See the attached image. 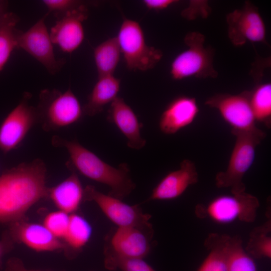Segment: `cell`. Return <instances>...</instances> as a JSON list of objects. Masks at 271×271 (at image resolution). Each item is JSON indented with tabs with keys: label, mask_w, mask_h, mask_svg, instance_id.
<instances>
[{
	"label": "cell",
	"mask_w": 271,
	"mask_h": 271,
	"mask_svg": "<svg viewBox=\"0 0 271 271\" xmlns=\"http://www.w3.org/2000/svg\"><path fill=\"white\" fill-rule=\"evenodd\" d=\"M47 169L40 159L22 163L0 175V223L25 220L28 211L48 197Z\"/></svg>",
	"instance_id": "cell-1"
},
{
	"label": "cell",
	"mask_w": 271,
	"mask_h": 271,
	"mask_svg": "<svg viewBox=\"0 0 271 271\" xmlns=\"http://www.w3.org/2000/svg\"><path fill=\"white\" fill-rule=\"evenodd\" d=\"M51 143L55 147L67 150L69 158L66 165L68 168L107 186L110 189L108 195L122 200L135 189L136 184L126 163L120 164L117 168L111 166L76 140L69 141L54 136Z\"/></svg>",
	"instance_id": "cell-2"
},
{
	"label": "cell",
	"mask_w": 271,
	"mask_h": 271,
	"mask_svg": "<svg viewBox=\"0 0 271 271\" xmlns=\"http://www.w3.org/2000/svg\"><path fill=\"white\" fill-rule=\"evenodd\" d=\"M235 137L226 170L217 174L215 183L218 188H229L231 193L244 192L245 186L242 181L245 174L254 160L257 146L265 138V133L256 126L245 131L231 130Z\"/></svg>",
	"instance_id": "cell-3"
},
{
	"label": "cell",
	"mask_w": 271,
	"mask_h": 271,
	"mask_svg": "<svg viewBox=\"0 0 271 271\" xmlns=\"http://www.w3.org/2000/svg\"><path fill=\"white\" fill-rule=\"evenodd\" d=\"M36 107L39 122L46 131L70 126L78 122L84 115L83 106L70 88L65 91L42 90Z\"/></svg>",
	"instance_id": "cell-4"
},
{
	"label": "cell",
	"mask_w": 271,
	"mask_h": 271,
	"mask_svg": "<svg viewBox=\"0 0 271 271\" xmlns=\"http://www.w3.org/2000/svg\"><path fill=\"white\" fill-rule=\"evenodd\" d=\"M126 67L145 71L154 68L161 59V50L149 46L140 24L124 18L116 36Z\"/></svg>",
	"instance_id": "cell-5"
},
{
	"label": "cell",
	"mask_w": 271,
	"mask_h": 271,
	"mask_svg": "<svg viewBox=\"0 0 271 271\" xmlns=\"http://www.w3.org/2000/svg\"><path fill=\"white\" fill-rule=\"evenodd\" d=\"M259 206L257 197L244 191L218 196L206 206L198 205L196 213L200 218L221 224L235 220L250 223L255 220Z\"/></svg>",
	"instance_id": "cell-6"
},
{
	"label": "cell",
	"mask_w": 271,
	"mask_h": 271,
	"mask_svg": "<svg viewBox=\"0 0 271 271\" xmlns=\"http://www.w3.org/2000/svg\"><path fill=\"white\" fill-rule=\"evenodd\" d=\"M154 233L153 226L112 228L104 238V255L144 259L151 252Z\"/></svg>",
	"instance_id": "cell-7"
},
{
	"label": "cell",
	"mask_w": 271,
	"mask_h": 271,
	"mask_svg": "<svg viewBox=\"0 0 271 271\" xmlns=\"http://www.w3.org/2000/svg\"><path fill=\"white\" fill-rule=\"evenodd\" d=\"M204 37L193 32L188 34L185 42L188 49L179 54L173 60L170 68L172 77L181 80L191 76L216 77L212 65V54L203 46Z\"/></svg>",
	"instance_id": "cell-8"
},
{
	"label": "cell",
	"mask_w": 271,
	"mask_h": 271,
	"mask_svg": "<svg viewBox=\"0 0 271 271\" xmlns=\"http://www.w3.org/2000/svg\"><path fill=\"white\" fill-rule=\"evenodd\" d=\"M46 13L25 32L16 30L17 48L22 49L40 62L52 75L58 73L66 61L55 55L53 44L45 24Z\"/></svg>",
	"instance_id": "cell-9"
},
{
	"label": "cell",
	"mask_w": 271,
	"mask_h": 271,
	"mask_svg": "<svg viewBox=\"0 0 271 271\" xmlns=\"http://www.w3.org/2000/svg\"><path fill=\"white\" fill-rule=\"evenodd\" d=\"M31 97L30 92H25L21 101L0 125V150L5 154L17 148L39 122L36 107L29 103Z\"/></svg>",
	"instance_id": "cell-10"
},
{
	"label": "cell",
	"mask_w": 271,
	"mask_h": 271,
	"mask_svg": "<svg viewBox=\"0 0 271 271\" xmlns=\"http://www.w3.org/2000/svg\"><path fill=\"white\" fill-rule=\"evenodd\" d=\"M83 201H93L105 216L116 226H152L149 222L151 216L143 212L139 204L128 205L122 200L106 195L92 185L84 188Z\"/></svg>",
	"instance_id": "cell-11"
},
{
	"label": "cell",
	"mask_w": 271,
	"mask_h": 271,
	"mask_svg": "<svg viewBox=\"0 0 271 271\" xmlns=\"http://www.w3.org/2000/svg\"><path fill=\"white\" fill-rule=\"evenodd\" d=\"M205 104L217 109L231 130L245 131L256 127L250 103V92L237 95L218 94L209 98Z\"/></svg>",
	"instance_id": "cell-12"
},
{
	"label": "cell",
	"mask_w": 271,
	"mask_h": 271,
	"mask_svg": "<svg viewBox=\"0 0 271 271\" xmlns=\"http://www.w3.org/2000/svg\"><path fill=\"white\" fill-rule=\"evenodd\" d=\"M88 15L87 3L85 2L57 20L49 32L53 44L65 53L76 50L84 39L83 22Z\"/></svg>",
	"instance_id": "cell-13"
},
{
	"label": "cell",
	"mask_w": 271,
	"mask_h": 271,
	"mask_svg": "<svg viewBox=\"0 0 271 271\" xmlns=\"http://www.w3.org/2000/svg\"><path fill=\"white\" fill-rule=\"evenodd\" d=\"M7 231L14 242L22 243L38 252L64 250L68 257L69 249L65 243L43 224L23 220L9 224Z\"/></svg>",
	"instance_id": "cell-14"
},
{
	"label": "cell",
	"mask_w": 271,
	"mask_h": 271,
	"mask_svg": "<svg viewBox=\"0 0 271 271\" xmlns=\"http://www.w3.org/2000/svg\"><path fill=\"white\" fill-rule=\"evenodd\" d=\"M228 35L231 42L240 46L246 41L264 42L265 28L257 9L248 4L228 15Z\"/></svg>",
	"instance_id": "cell-15"
},
{
	"label": "cell",
	"mask_w": 271,
	"mask_h": 271,
	"mask_svg": "<svg viewBox=\"0 0 271 271\" xmlns=\"http://www.w3.org/2000/svg\"><path fill=\"white\" fill-rule=\"evenodd\" d=\"M198 180L195 164L190 160H184L179 169L169 173L160 181L146 201L176 199Z\"/></svg>",
	"instance_id": "cell-16"
},
{
	"label": "cell",
	"mask_w": 271,
	"mask_h": 271,
	"mask_svg": "<svg viewBox=\"0 0 271 271\" xmlns=\"http://www.w3.org/2000/svg\"><path fill=\"white\" fill-rule=\"evenodd\" d=\"M107 119L125 136L129 148L140 150L145 147L146 140L141 133L143 125L122 98L118 96L110 104Z\"/></svg>",
	"instance_id": "cell-17"
},
{
	"label": "cell",
	"mask_w": 271,
	"mask_h": 271,
	"mask_svg": "<svg viewBox=\"0 0 271 271\" xmlns=\"http://www.w3.org/2000/svg\"><path fill=\"white\" fill-rule=\"evenodd\" d=\"M199 111L196 99L181 96L173 99L162 112L159 120L161 131L172 134L191 124Z\"/></svg>",
	"instance_id": "cell-18"
},
{
	"label": "cell",
	"mask_w": 271,
	"mask_h": 271,
	"mask_svg": "<svg viewBox=\"0 0 271 271\" xmlns=\"http://www.w3.org/2000/svg\"><path fill=\"white\" fill-rule=\"evenodd\" d=\"M83 193L81 182L73 172L61 182L49 188L48 197L59 210L71 214L76 213L83 201Z\"/></svg>",
	"instance_id": "cell-19"
},
{
	"label": "cell",
	"mask_w": 271,
	"mask_h": 271,
	"mask_svg": "<svg viewBox=\"0 0 271 271\" xmlns=\"http://www.w3.org/2000/svg\"><path fill=\"white\" fill-rule=\"evenodd\" d=\"M120 88V80L114 75L98 77L83 106L84 114L92 116L101 112L107 104L118 97Z\"/></svg>",
	"instance_id": "cell-20"
},
{
	"label": "cell",
	"mask_w": 271,
	"mask_h": 271,
	"mask_svg": "<svg viewBox=\"0 0 271 271\" xmlns=\"http://www.w3.org/2000/svg\"><path fill=\"white\" fill-rule=\"evenodd\" d=\"M92 227L87 220L76 213L70 214L69 225L63 238L69 249L68 258L73 259L89 241Z\"/></svg>",
	"instance_id": "cell-21"
},
{
	"label": "cell",
	"mask_w": 271,
	"mask_h": 271,
	"mask_svg": "<svg viewBox=\"0 0 271 271\" xmlns=\"http://www.w3.org/2000/svg\"><path fill=\"white\" fill-rule=\"evenodd\" d=\"M228 235L211 233L204 245L209 250L197 271H228L226 246Z\"/></svg>",
	"instance_id": "cell-22"
},
{
	"label": "cell",
	"mask_w": 271,
	"mask_h": 271,
	"mask_svg": "<svg viewBox=\"0 0 271 271\" xmlns=\"http://www.w3.org/2000/svg\"><path fill=\"white\" fill-rule=\"evenodd\" d=\"M121 51L116 37L101 42L94 49L98 77L113 75L119 63Z\"/></svg>",
	"instance_id": "cell-23"
},
{
	"label": "cell",
	"mask_w": 271,
	"mask_h": 271,
	"mask_svg": "<svg viewBox=\"0 0 271 271\" xmlns=\"http://www.w3.org/2000/svg\"><path fill=\"white\" fill-rule=\"evenodd\" d=\"M19 17L8 12L0 19V72L8 62L13 51L17 48L16 26Z\"/></svg>",
	"instance_id": "cell-24"
},
{
	"label": "cell",
	"mask_w": 271,
	"mask_h": 271,
	"mask_svg": "<svg viewBox=\"0 0 271 271\" xmlns=\"http://www.w3.org/2000/svg\"><path fill=\"white\" fill-rule=\"evenodd\" d=\"M226 256L228 271H257L252 256L243 247L240 236L228 235Z\"/></svg>",
	"instance_id": "cell-25"
},
{
	"label": "cell",
	"mask_w": 271,
	"mask_h": 271,
	"mask_svg": "<svg viewBox=\"0 0 271 271\" xmlns=\"http://www.w3.org/2000/svg\"><path fill=\"white\" fill-rule=\"evenodd\" d=\"M270 217L263 224L253 228L245 247V251L252 257L260 258L271 257Z\"/></svg>",
	"instance_id": "cell-26"
},
{
	"label": "cell",
	"mask_w": 271,
	"mask_h": 271,
	"mask_svg": "<svg viewBox=\"0 0 271 271\" xmlns=\"http://www.w3.org/2000/svg\"><path fill=\"white\" fill-rule=\"evenodd\" d=\"M250 103L255 121L271 126V85L265 83L250 92Z\"/></svg>",
	"instance_id": "cell-27"
},
{
	"label": "cell",
	"mask_w": 271,
	"mask_h": 271,
	"mask_svg": "<svg viewBox=\"0 0 271 271\" xmlns=\"http://www.w3.org/2000/svg\"><path fill=\"white\" fill-rule=\"evenodd\" d=\"M105 267L109 270L156 271L142 258H127L112 255H104Z\"/></svg>",
	"instance_id": "cell-28"
},
{
	"label": "cell",
	"mask_w": 271,
	"mask_h": 271,
	"mask_svg": "<svg viewBox=\"0 0 271 271\" xmlns=\"http://www.w3.org/2000/svg\"><path fill=\"white\" fill-rule=\"evenodd\" d=\"M70 214L59 210L49 213L43 225L56 237L63 239L68 227Z\"/></svg>",
	"instance_id": "cell-29"
},
{
	"label": "cell",
	"mask_w": 271,
	"mask_h": 271,
	"mask_svg": "<svg viewBox=\"0 0 271 271\" xmlns=\"http://www.w3.org/2000/svg\"><path fill=\"white\" fill-rule=\"evenodd\" d=\"M41 2L48 10L47 13L53 14L57 20L85 3L77 0H43Z\"/></svg>",
	"instance_id": "cell-30"
},
{
	"label": "cell",
	"mask_w": 271,
	"mask_h": 271,
	"mask_svg": "<svg viewBox=\"0 0 271 271\" xmlns=\"http://www.w3.org/2000/svg\"><path fill=\"white\" fill-rule=\"evenodd\" d=\"M14 243L6 230L0 239V269L2 267L3 257L13 248Z\"/></svg>",
	"instance_id": "cell-31"
},
{
	"label": "cell",
	"mask_w": 271,
	"mask_h": 271,
	"mask_svg": "<svg viewBox=\"0 0 271 271\" xmlns=\"http://www.w3.org/2000/svg\"><path fill=\"white\" fill-rule=\"evenodd\" d=\"M176 2L174 0H144L143 3L148 9L162 10L168 8Z\"/></svg>",
	"instance_id": "cell-32"
},
{
	"label": "cell",
	"mask_w": 271,
	"mask_h": 271,
	"mask_svg": "<svg viewBox=\"0 0 271 271\" xmlns=\"http://www.w3.org/2000/svg\"><path fill=\"white\" fill-rule=\"evenodd\" d=\"M5 271H44L31 269L26 268L22 260L17 257H12L6 263Z\"/></svg>",
	"instance_id": "cell-33"
},
{
	"label": "cell",
	"mask_w": 271,
	"mask_h": 271,
	"mask_svg": "<svg viewBox=\"0 0 271 271\" xmlns=\"http://www.w3.org/2000/svg\"><path fill=\"white\" fill-rule=\"evenodd\" d=\"M8 2L0 0V19L8 12Z\"/></svg>",
	"instance_id": "cell-34"
},
{
	"label": "cell",
	"mask_w": 271,
	"mask_h": 271,
	"mask_svg": "<svg viewBox=\"0 0 271 271\" xmlns=\"http://www.w3.org/2000/svg\"><path fill=\"white\" fill-rule=\"evenodd\" d=\"M91 271H93V270H91Z\"/></svg>",
	"instance_id": "cell-35"
}]
</instances>
